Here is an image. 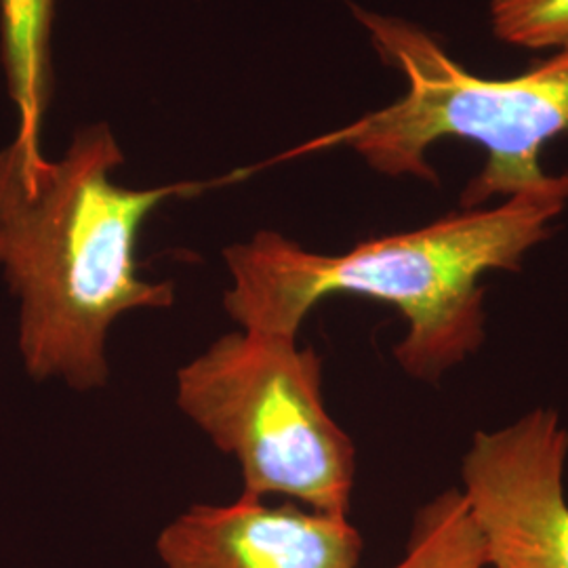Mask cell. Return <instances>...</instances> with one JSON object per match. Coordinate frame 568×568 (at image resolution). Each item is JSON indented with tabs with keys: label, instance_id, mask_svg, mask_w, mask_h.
<instances>
[{
	"label": "cell",
	"instance_id": "6da1fadb",
	"mask_svg": "<svg viewBox=\"0 0 568 568\" xmlns=\"http://www.w3.org/2000/svg\"><path fill=\"white\" fill-rule=\"evenodd\" d=\"M568 206V173L432 224L371 239L345 253L305 251L283 234L260 232L225 248L232 276L225 312L248 331L297 337L305 316L331 295H358L398 310L405 339L394 358L406 375L436 384L487 339L490 272H520Z\"/></svg>",
	"mask_w": 568,
	"mask_h": 568
},
{
	"label": "cell",
	"instance_id": "7a4b0ae2",
	"mask_svg": "<svg viewBox=\"0 0 568 568\" xmlns=\"http://www.w3.org/2000/svg\"><path fill=\"white\" fill-rule=\"evenodd\" d=\"M122 161L105 124L81 131L58 163L16 142L0 150V265L20 297L21 356L37 379L105 386L110 326L175 304L173 283L140 276L138 234L159 204L209 183L122 187L112 182Z\"/></svg>",
	"mask_w": 568,
	"mask_h": 568
},
{
	"label": "cell",
	"instance_id": "3957f363",
	"mask_svg": "<svg viewBox=\"0 0 568 568\" xmlns=\"http://www.w3.org/2000/svg\"><path fill=\"white\" fill-rule=\"evenodd\" d=\"M377 53L406 79V93L345 129L288 156L347 145L371 169L436 182L427 150L440 140L485 148L483 171L462 194L464 209L548 185L546 143L568 135V51L516 79H480L464 70L426 30L398 18L356 11Z\"/></svg>",
	"mask_w": 568,
	"mask_h": 568
},
{
	"label": "cell",
	"instance_id": "277c9868",
	"mask_svg": "<svg viewBox=\"0 0 568 568\" xmlns=\"http://www.w3.org/2000/svg\"><path fill=\"white\" fill-rule=\"evenodd\" d=\"M178 406L239 462L243 493L349 516L356 448L326 410L321 356L297 337H220L178 371Z\"/></svg>",
	"mask_w": 568,
	"mask_h": 568
},
{
	"label": "cell",
	"instance_id": "5b68a950",
	"mask_svg": "<svg viewBox=\"0 0 568 568\" xmlns=\"http://www.w3.org/2000/svg\"><path fill=\"white\" fill-rule=\"evenodd\" d=\"M568 429L539 406L471 436L462 495L488 568H568Z\"/></svg>",
	"mask_w": 568,
	"mask_h": 568
},
{
	"label": "cell",
	"instance_id": "8992f818",
	"mask_svg": "<svg viewBox=\"0 0 568 568\" xmlns=\"http://www.w3.org/2000/svg\"><path fill=\"white\" fill-rule=\"evenodd\" d=\"M363 548L349 516L248 493L185 509L156 541L166 568H358Z\"/></svg>",
	"mask_w": 568,
	"mask_h": 568
},
{
	"label": "cell",
	"instance_id": "52a82bcc",
	"mask_svg": "<svg viewBox=\"0 0 568 568\" xmlns=\"http://www.w3.org/2000/svg\"><path fill=\"white\" fill-rule=\"evenodd\" d=\"M53 0H0L2 60L20 131L13 142L41 152V126L49 102V32Z\"/></svg>",
	"mask_w": 568,
	"mask_h": 568
},
{
	"label": "cell",
	"instance_id": "ba28073f",
	"mask_svg": "<svg viewBox=\"0 0 568 568\" xmlns=\"http://www.w3.org/2000/svg\"><path fill=\"white\" fill-rule=\"evenodd\" d=\"M389 568H488L459 488L438 493L415 511L405 556Z\"/></svg>",
	"mask_w": 568,
	"mask_h": 568
},
{
	"label": "cell",
	"instance_id": "9c48e42d",
	"mask_svg": "<svg viewBox=\"0 0 568 568\" xmlns=\"http://www.w3.org/2000/svg\"><path fill=\"white\" fill-rule=\"evenodd\" d=\"M490 28L520 49L568 51V0H490Z\"/></svg>",
	"mask_w": 568,
	"mask_h": 568
}]
</instances>
